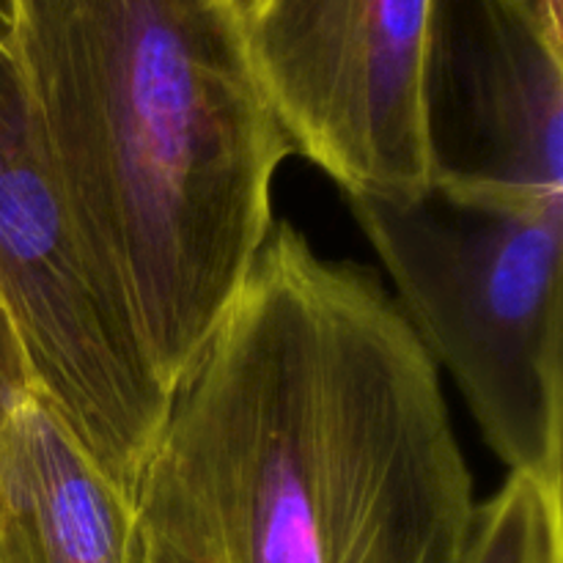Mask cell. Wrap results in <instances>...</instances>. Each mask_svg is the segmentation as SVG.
I'll list each match as a JSON object with an SVG mask.
<instances>
[{"label":"cell","instance_id":"cell-1","mask_svg":"<svg viewBox=\"0 0 563 563\" xmlns=\"http://www.w3.org/2000/svg\"><path fill=\"white\" fill-rule=\"evenodd\" d=\"M137 563H462L478 504L377 275L273 223L132 495Z\"/></svg>","mask_w":563,"mask_h":563},{"label":"cell","instance_id":"cell-2","mask_svg":"<svg viewBox=\"0 0 563 563\" xmlns=\"http://www.w3.org/2000/svg\"><path fill=\"white\" fill-rule=\"evenodd\" d=\"M9 49L88 269L174 394L291 154L236 0H11Z\"/></svg>","mask_w":563,"mask_h":563},{"label":"cell","instance_id":"cell-3","mask_svg":"<svg viewBox=\"0 0 563 563\" xmlns=\"http://www.w3.org/2000/svg\"><path fill=\"white\" fill-rule=\"evenodd\" d=\"M396 286V306L509 473L561 489L563 203L346 198Z\"/></svg>","mask_w":563,"mask_h":563},{"label":"cell","instance_id":"cell-4","mask_svg":"<svg viewBox=\"0 0 563 563\" xmlns=\"http://www.w3.org/2000/svg\"><path fill=\"white\" fill-rule=\"evenodd\" d=\"M0 295L20 333L33 388L60 412L99 467L135 495L170 394L88 269L20 69L3 44Z\"/></svg>","mask_w":563,"mask_h":563},{"label":"cell","instance_id":"cell-5","mask_svg":"<svg viewBox=\"0 0 563 563\" xmlns=\"http://www.w3.org/2000/svg\"><path fill=\"white\" fill-rule=\"evenodd\" d=\"M267 102L346 198L429 185L421 60L432 0H236Z\"/></svg>","mask_w":563,"mask_h":563},{"label":"cell","instance_id":"cell-6","mask_svg":"<svg viewBox=\"0 0 563 563\" xmlns=\"http://www.w3.org/2000/svg\"><path fill=\"white\" fill-rule=\"evenodd\" d=\"M418 110L432 187L563 203V25L537 0H432Z\"/></svg>","mask_w":563,"mask_h":563},{"label":"cell","instance_id":"cell-7","mask_svg":"<svg viewBox=\"0 0 563 563\" xmlns=\"http://www.w3.org/2000/svg\"><path fill=\"white\" fill-rule=\"evenodd\" d=\"M0 563H137L132 495L33 385L0 416Z\"/></svg>","mask_w":563,"mask_h":563},{"label":"cell","instance_id":"cell-8","mask_svg":"<svg viewBox=\"0 0 563 563\" xmlns=\"http://www.w3.org/2000/svg\"><path fill=\"white\" fill-rule=\"evenodd\" d=\"M462 563H563L561 489L522 473L478 506Z\"/></svg>","mask_w":563,"mask_h":563},{"label":"cell","instance_id":"cell-9","mask_svg":"<svg viewBox=\"0 0 563 563\" xmlns=\"http://www.w3.org/2000/svg\"><path fill=\"white\" fill-rule=\"evenodd\" d=\"M31 385V366H27L20 333H16L14 319H11L9 308H5L3 295H0V416Z\"/></svg>","mask_w":563,"mask_h":563},{"label":"cell","instance_id":"cell-10","mask_svg":"<svg viewBox=\"0 0 563 563\" xmlns=\"http://www.w3.org/2000/svg\"><path fill=\"white\" fill-rule=\"evenodd\" d=\"M11 22H14L11 0H0V44H3V47H9L11 42Z\"/></svg>","mask_w":563,"mask_h":563},{"label":"cell","instance_id":"cell-11","mask_svg":"<svg viewBox=\"0 0 563 563\" xmlns=\"http://www.w3.org/2000/svg\"><path fill=\"white\" fill-rule=\"evenodd\" d=\"M537 3L542 5L544 14H548L550 20L561 22V25H563V0H537Z\"/></svg>","mask_w":563,"mask_h":563}]
</instances>
